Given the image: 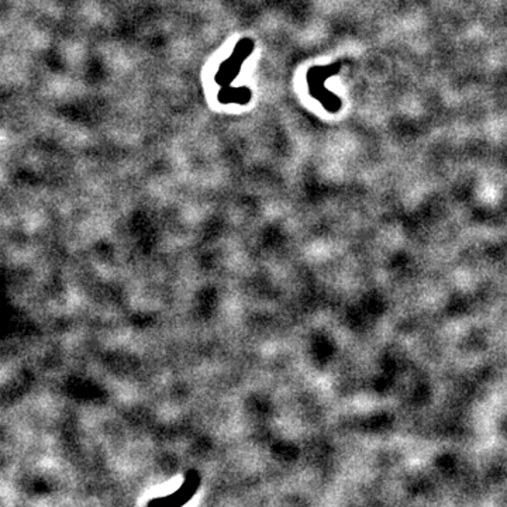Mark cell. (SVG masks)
I'll list each match as a JSON object with an SVG mask.
<instances>
[{
	"mask_svg": "<svg viewBox=\"0 0 507 507\" xmlns=\"http://www.w3.org/2000/svg\"><path fill=\"white\" fill-rule=\"evenodd\" d=\"M182 479L180 478H173L170 481H167L164 483H160L158 486H155L154 489H151L148 492V498H145V502H150V499H158V498H167L169 495L175 493L178 491V488L180 486Z\"/></svg>",
	"mask_w": 507,
	"mask_h": 507,
	"instance_id": "6da1fadb",
	"label": "cell"
}]
</instances>
